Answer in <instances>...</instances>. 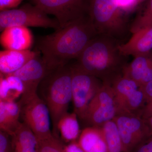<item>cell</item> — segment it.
Instances as JSON below:
<instances>
[{"instance_id": "cell-1", "label": "cell", "mask_w": 152, "mask_h": 152, "mask_svg": "<svg viewBox=\"0 0 152 152\" xmlns=\"http://www.w3.org/2000/svg\"><path fill=\"white\" fill-rule=\"evenodd\" d=\"M98 35L88 15L71 22L54 32L38 38L37 51L51 69L77 59L93 38Z\"/></svg>"}, {"instance_id": "cell-2", "label": "cell", "mask_w": 152, "mask_h": 152, "mask_svg": "<svg viewBox=\"0 0 152 152\" xmlns=\"http://www.w3.org/2000/svg\"><path fill=\"white\" fill-rule=\"evenodd\" d=\"M115 38L98 34L93 38L77 59L75 64L85 72L110 83L118 76L123 57ZM124 68V67H122Z\"/></svg>"}, {"instance_id": "cell-3", "label": "cell", "mask_w": 152, "mask_h": 152, "mask_svg": "<svg viewBox=\"0 0 152 152\" xmlns=\"http://www.w3.org/2000/svg\"><path fill=\"white\" fill-rule=\"evenodd\" d=\"M39 88L42 99L50 112L53 134L57 137L58 122L67 113L69 104L72 101L71 66L68 64L50 71L41 82Z\"/></svg>"}, {"instance_id": "cell-4", "label": "cell", "mask_w": 152, "mask_h": 152, "mask_svg": "<svg viewBox=\"0 0 152 152\" xmlns=\"http://www.w3.org/2000/svg\"><path fill=\"white\" fill-rule=\"evenodd\" d=\"M88 15L98 34L115 39L126 30V15L115 0H89Z\"/></svg>"}, {"instance_id": "cell-5", "label": "cell", "mask_w": 152, "mask_h": 152, "mask_svg": "<svg viewBox=\"0 0 152 152\" xmlns=\"http://www.w3.org/2000/svg\"><path fill=\"white\" fill-rule=\"evenodd\" d=\"M13 26L52 28L55 31L61 28L55 18H50L37 6L30 4H25L20 8L1 11V31Z\"/></svg>"}, {"instance_id": "cell-6", "label": "cell", "mask_w": 152, "mask_h": 152, "mask_svg": "<svg viewBox=\"0 0 152 152\" xmlns=\"http://www.w3.org/2000/svg\"><path fill=\"white\" fill-rule=\"evenodd\" d=\"M19 104L23 123L32 131L38 141L53 136L50 129L51 121L48 109L38 94L26 102Z\"/></svg>"}, {"instance_id": "cell-7", "label": "cell", "mask_w": 152, "mask_h": 152, "mask_svg": "<svg viewBox=\"0 0 152 152\" xmlns=\"http://www.w3.org/2000/svg\"><path fill=\"white\" fill-rule=\"evenodd\" d=\"M71 68L72 101L75 113L83 119L90 102L103 84L99 78L85 72L75 64Z\"/></svg>"}, {"instance_id": "cell-8", "label": "cell", "mask_w": 152, "mask_h": 152, "mask_svg": "<svg viewBox=\"0 0 152 152\" xmlns=\"http://www.w3.org/2000/svg\"><path fill=\"white\" fill-rule=\"evenodd\" d=\"M47 15L54 16L64 28L71 22L88 15L89 0H31Z\"/></svg>"}, {"instance_id": "cell-9", "label": "cell", "mask_w": 152, "mask_h": 152, "mask_svg": "<svg viewBox=\"0 0 152 152\" xmlns=\"http://www.w3.org/2000/svg\"><path fill=\"white\" fill-rule=\"evenodd\" d=\"M39 54L23 67L11 75L16 76L23 83L24 92L19 101L23 103L37 94L38 88L51 69Z\"/></svg>"}, {"instance_id": "cell-10", "label": "cell", "mask_w": 152, "mask_h": 152, "mask_svg": "<svg viewBox=\"0 0 152 152\" xmlns=\"http://www.w3.org/2000/svg\"><path fill=\"white\" fill-rule=\"evenodd\" d=\"M119 50L124 56L149 54L152 50V27L145 28L133 34L125 44L119 45Z\"/></svg>"}, {"instance_id": "cell-11", "label": "cell", "mask_w": 152, "mask_h": 152, "mask_svg": "<svg viewBox=\"0 0 152 152\" xmlns=\"http://www.w3.org/2000/svg\"><path fill=\"white\" fill-rule=\"evenodd\" d=\"M1 45L6 50H28L33 44L32 33L28 28L13 26L6 28L0 37Z\"/></svg>"}, {"instance_id": "cell-12", "label": "cell", "mask_w": 152, "mask_h": 152, "mask_svg": "<svg viewBox=\"0 0 152 152\" xmlns=\"http://www.w3.org/2000/svg\"><path fill=\"white\" fill-rule=\"evenodd\" d=\"M39 52L29 50H6L0 52V72L4 75L14 73L36 56Z\"/></svg>"}, {"instance_id": "cell-13", "label": "cell", "mask_w": 152, "mask_h": 152, "mask_svg": "<svg viewBox=\"0 0 152 152\" xmlns=\"http://www.w3.org/2000/svg\"><path fill=\"white\" fill-rule=\"evenodd\" d=\"M78 142L85 152H108L102 127L86 128L81 132Z\"/></svg>"}, {"instance_id": "cell-14", "label": "cell", "mask_w": 152, "mask_h": 152, "mask_svg": "<svg viewBox=\"0 0 152 152\" xmlns=\"http://www.w3.org/2000/svg\"><path fill=\"white\" fill-rule=\"evenodd\" d=\"M10 137L13 152H38L37 139L24 123L21 122Z\"/></svg>"}, {"instance_id": "cell-15", "label": "cell", "mask_w": 152, "mask_h": 152, "mask_svg": "<svg viewBox=\"0 0 152 152\" xmlns=\"http://www.w3.org/2000/svg\"><path fill=\"white\" fill-rule=\"evenodd\" d=\"M20 105L19 102L0 101V129L1 131L11 136L21 122Z\"/></svg>"}, {"instance_id": "cell-16", "label": "cell", "mask_w": 152, "mask_h": 152, "mask_svg": "<svg viewBox=\"0 0 152 152\" xmlns=\"http://www.w3.org/2000/svg\"><path fill=\"white\" fill-rule=\"evenodd\" d=\"M116 123L122 142L123 152H130L141 142L136 136L130 114H118L113 119Z\"/></svg>"}, {"instance_id": "cell-17", "label": "cell", "mask_w": 152, "mask_h": 152, "mask_svg": "<svg viewBox=\"0 0 152 152\" xmlns=\"http://www.w3.org/2000/svg\"><path fill=\"white\" fill-rule=\"evenodd\" d=\"M24 86L20 79L13 75H0V101L14 102L21 97Z\"/></svg>"}, {"instance_id": "cell-18", "label": "cell", "mask_w": 152, "mask_h": 152, "mask_svg": "<svg viewBox=\"0 0 152 152\" xmlns=\"http://www.w3.org/2000/svg\"><path fill=\"white\" fill-rule=\"evenodd\" d=\"M112 87L115 94L118 114L128 98L138 89L140 86L132 79L124 76H119L114 80Z\"/></svg>"}, {"instance_id": "cell-19", "label": "cell", "mask_w": 152, "mask_h": 152, "mask_svg": "<svg viewBox=\"0 0 152 152\" xmlns=\"http://www.w3.org/2000/svg\"><path fill=\"white\" fill-rule=\"evenodd\" d=\"M77 115L75 112H68L61 117L57 124L58 132L65 142L75 141L81 134Z\"/></svg>"}, {"instance_id": "cell-20", "label": "cell", "mask_w": 152, "mask_h": 152, "mask_svg": "<svg viewBox=\"0 0 152 152\" xmlns=\"http://www.w3.org/2000/svg\"><path fill=\"white\" fill-rule=\"evenodd\" d=\"M152 66V58L149 54L138 56L123 68V76L134 80L140 86L144 76Z\"/></svg>"}, {"instance_id": "cell-21", "label": "cell", "mask_w": 152, "mask_h": 152, "mask_svg": "<svg viewBox=\"0 0 152 152\" xmlns=\"http://www.w3.org/2000/svg\"><path fill=\"white\" fill-rule=\"evenodd\" d=\"M118 113L116 105L97 106L87 109L83 119L88 122L94 126L102 127L105 123L113 119Z\"/></svg>"}, {"instance_id": "cell-22", "label": "cell", "mask_w": 152, "mask_h": 152, "mask_svg": "<svg viewBox=\"0 0 152 152\" xmlns=\"http://www.w3.org/2000/svg\"><path fill=\"white\" fill-rule=\"evenodd\" d=\"M108 148V152H123L122 142L116 123L114 119L102 126Z\"/></svg>"}, {"instance_id": "cell-23", "label": "cell", "mask_w": 152, "mask_h": 152, "mask_svg": "<svg viewBox=\"0 0 152 152\" xmlns=\"http://www.w3.org/2000/svg\"><path fill=\"white\" fill-rule=\"evenodd\" d=\"M152 27V0H148L144 8L131 25L130 31L134 34L145 28Z\"/></svg>"}, {"instance_id": "cell-24", "label": "cell", "mask_w": 152, "mask_h": 152, "mask_svg": "<svg viewBox=\"0 0 152 152\" xmlns=\"http://www.w3.org/2000/svg\"><path fill=\"white\" fill-rule=\"evenodd\" d=\"M145 101L146 102L143 92L139 88L128 98L118 114H133V112L137 110L143 105Z\"/></svg>"}, {"instance_id": "cell-25", "label": "cell", "mask_w": 152, "mask_h": 152, "mask_svg": "<svg viewBox=\"0 0 152 152\" xmlns=\"http://www.w3.org/2000/svg\"><path fill=\"white\" fill-rule=\"evenodd\" d=\"M38 152H65L64 145L57 137L39 141Z\"/></svg>"}, {"instance_id": "cell-26", "label": "cell", "mask_w": 152, "mask_h": 152, "mask_svg": "<svg viewBox=\"0 0 152 152\" xmlns=\"http://www.w3.org/2000/svg\"><path fill=\"white\" fill-rule=\"evenodd\" d=\"M117 6L125 15L134 10L138 5L137 0H115Z\"/></svg>"}, {"instance_id": "cell-27", "label": "cell", "mask_w": 152, "mask_h": 152, "mask_svg": "<svg viewBox=\"0 0 152 152\" xmlns=\"http://www.w3.org/2000/svg\"><path fill=\"white\" fill-rule=\"evenodd\" d=\"M0 152H13L10 136L2 131H0Z\"/></svg>"}, {"instance_id": "cell-28", "label": "cell", "mask_w": 152, "mask_h": 152, "mask_svg": "<svg viewBox=\"0 0 152 152\" xmlns=\"http://www.w3.org/2000/svg\"><path fill=\"white\" fill-rule=\"evenodd\" d=\"M23 0H0L1 11L11 10L17 7Z\"/></svg>"}, {"instance_id": "cell-29", "label": "cell", "mask_w": 152, "mask_h": 152, "mask_svg": "<svg viewBox=\"0 0 152 152\" xmlns=\"http://www.w3.org/2000/svg\"><path fill=\"white\" fill-rule=\"evenodd\" d=\"M143 92L147 102L152 100V81L140 87Z\"/></svg>"}, {"instance_id": "cell-30", "label": "cell", "mask_w": 152, "mask_h": 152, "mask_svg": "<svg viewBox=\"0 0 152 152\" xmlns=\"http://www.w3.org/2000/svg\"><path fill=\"white\" fill-rule=\"evenodd\" d=\"M64 151L65 152H85L76 141L64 145Z\"/></svg>"}, {"instance_id": "cell-31", "label": "cell", "mask_w": 152, "mask_h": 152, "mask_svg": "<svg viewBox=\"0 0 152 152\" xmlns=\"http://www.w3.org/2000/svg\"><path fill=\"white\" fill-rule=\"evenodd\" d=\"M142 117L144 120H147L152 117V100L147 102L142 111Z\"/></svg>"}, {"instance_id": "cell-32", "label": "cell", "mask_w": 152, "mask_h": 152, "mask_svg": "<svg viewBox=\"0 0 152 152\" xmlns=\"http://www.w3.org/2000/svg\"><path fill=\"white\" fill-rule=\"evenodd\" d=\"M136 152H152V140L141 146Z\"/></svg>"}, {"instance_id": "cell-33", "label": "cell", "mask_w": 152, "mask_h": 152, "mask_svg": "<svg viewBox=\"0 0 152 152\" xmlns=\"http://www.w3.org/2000/svg\"><path fill=\"white\" fill-rule=\"evenodd\" d=\"M137 1L138 4H140L141 3L143 2L144 1H147L148 0H137Z\"/></svg>"}]
</instances>
